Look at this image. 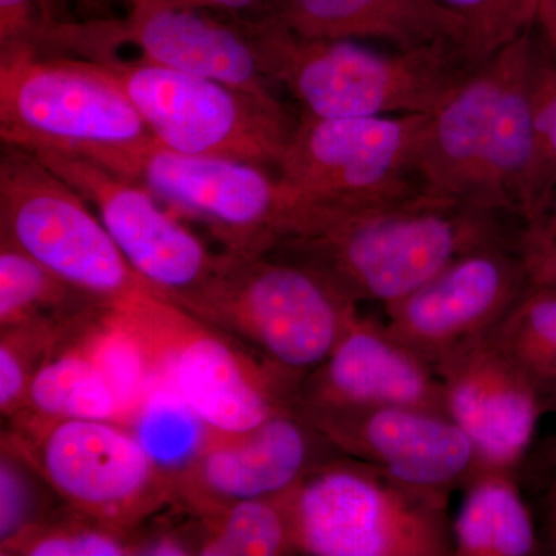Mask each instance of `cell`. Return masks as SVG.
I'll list each match as a JSON object with an SVG mask.
<instances>
[{
  "label": "cell",
  "mask_w": 556,
  "mask_h": 556,
  "mask_svg": "<svg viewBox=\"0 0 556 556\" xmlns=\"http://www.w3.org/2000/svg\"><path fill=\"white\" fill-rule=\"evenodd\" d=\"M506 218L416 185L356 206L299 215L269 255L316 274L346 302L386 306L468 252L521 247L522 232L511 233Z\"/></svg>",
  "instance_id": "1"
},
{
  "label": "cell",
  "mask_w": 556,
  "mask_h": 556,
  "mask_svg": "<svg viewBox=\"0 0 556 556\" xmlns=\"http://www.w3.org/2000/svg\"><path fill=\"white\" fill-rule=\"evenodd\" d=\"M535 53L529 33L430 113L415 163L424 192L522 223L533 164Z\"/></svg>",
  "instance_id": "2"
},
{
  "label": "cell",
  "mask_w": 556,
  "mask_h": 556,
  "mask_svg": "<svg viewBox=\"0 0 556 556\" xmlns=\"http://www.w3.org/2000/svg\"><path fill=\"white\" fill-rule=\"evenodd\" d=\"M262 67L311 118L434 112L475 72L452 43L383 53L354 39H311L276 14L247 17Z\"/></svg>",
  "instance_id": "3"
},
{
  "label": "cell",
  "mask_w": 556,
  "mask_h": 556,
  "mask_svg": "<svg viewBox=\"0 0 556 556\" xmlns=\"http://www.w3.org/2000/svg\"><path fill=\"white\" fill-rule=\"evenodd\" d=\"M0 138L33 153L83 156L129 179L156 142L108 65L28 47L0 51Z\"/></svg>",
  "instance_id": "4"
},
{
  "label": "cell",
  "mask_w": 556,
  "mask_h": 556,
  "mask_svg": "<svg viewBox=\"0 0 556 556\" xmlns=\"http://www.w3.org/2000/svg\"><path fill=\"white\" fill-rule=\"evenodd\" d=\"M295 554H455L448 493L404 484L378 468L332 456L281 493Z\"/></svg>",
  "instance_id": "5"
},
{
  "label": "cell",
  "mask_w": 556,
  "mask_h": 556,
  "mask_svg": "<svg viewBox=\"0 0 556 556\" xmlns=\"http://www.w3.org/2000/svg\"><path fill=\"white\" fill-rule=\"evenodd\" d=\"M177 305L300 378L327 358L357 309L298 263L226 252L211 280Z\"/></svg>",
  "instance_id": "6"
},
{
  "label": "cell",
  "mask_w": 556,
  "mask_h": 556,
  "mask_svg": "<svg viewBox=\"0 0 556 556\" xmlns=\"http://www.w3.org/2000/svg\"><path fill=\"white\" fill-rule=\"evenodd\" d=\"M116 305L141 336L164 382L215 433H244L294 408L303 378L269 364L160 292Z\"/></svg>",
  "instance_id": "7"
},
{
  "label": "cell",
  "mask_w": 556,
  "mask_h": 556,
  "mask_svg": "<svg viewBox=\"0 0 556 556\" xmlns=\"http://www.w3.org/2000/svg\"><path fill=\"white\" fill-rule=\"evenodd\" d=\"M3 434L70 510L123 532L175 501L164 473L129 427L109 420L11 417Z\"/></svg>",
  "instance_id": "8"
},
{
  "label": "cell",
  "mask_w": 556,
  "mask_h": 556,
  "mask_svg": "<svg viewBox=\"0 0 556 556\" xmlns=\"http://www.w3.org/2000/svg\"><path fill=\"white\" fill-rule=\"evenodd\" d=\"M0 239L84 294L119 303L149 292L86 200L28 150L0 153Z\"/></svg>",
  "instance_id": "9"
},
{
  "label": "cell",
  "mask_w": 556,
  "mask_h": 556,
  "mask_svg": "<svg viewBox=\"0 0 556 556\" xmlns=\"http://www.w3.org/2000/svg\"><path fill=\"white\" fill-rule=\"evenodd\" d=\"M428 116L302 115L277 166L280 236L299 215L356 206L416 186L417 149Z\"/></svg>",
  "instance_id": "10"
},
{
  "label": "cell",
  "mask_w": 556,
  "mask_h": 556,
  "mask_svg": "<svg viewBox=\"0 0 556 556\" xmlns=\"http://www.w3.org/2000/svg\"><path fill=\"white\" fill-rule=\"evenodd\" d=\"M101 64L116 73L164 148L277 169L294 129L280 102L146 62Z\"/></svg>",
  "instance_id": "11"
},
{
  "label": "cell",
  "mask_w": 556,
  "mask_h": 556,
  "mask_svg": "<svg viewBox=\"0 0 556 556\" xmlns=\"http://www.w3.org/2000/svg\"><path fill=\"white\" fill-rule=\"evenodd\" d=\"M70 53L94 62H146L278 101L247 17L218 11L149 0L127 20L79 24Z\"/></svg>",
  "instance_id": "12"
},
{
  "label": "cell",
  "mask_w": 556,
  "mask_h": 556,
  "mask_svg": "<svg viewBox=\"0 0 556 556\" xmlns=\"http://www.w3.org/2000/svg\"><path fill=\"white\" fill-rule=\"evenodd\" d=\"M33 155L89 203L131 268L170 302L190 298L214 276L222 254L212 252L146 186L83 156Z\"/></svg>",
  "instance_id": "13"
},
{
  "label": "cell",
  "mask_w": 556,
  "mask_h": 556,
  "mask_svg": "<svg viewBox=\"0 0 556 556\" xmlns=\"http://www.w3.org/2000/svg\"><path fill=\"white\" fill-rule=\"evenodd\" d=\"M134 181L177 214L203 223L226 254L266 255L280 239V186L258 164L188 155L156 141Z\"/></svg>",
  "instance_id": "14"
},
{
  "label": "cell",
  "mask_w": 556,
  "mask_h": 556,
  "mask_svg": "<svg viewBox=\"0 0 556 556\" xmlns=\"http://www.w3.org/2000/svg\"><path fill=\"white\" fill-rule=\"evenodd\" d=\"M530 288L521 247H489L450 263L383 306V327L431 367L489 334Z\"/></svg>",
  "instance_id": "15"
},
{
  "label": "cell",
  "mask_w": 556,
  "mask_h": 556,
  "mask_svg": "<svg viewBox=\"0 0 556 556\" xmlns=\"http://www.w3.org/2000/svg\"><path fill=\"white\" fill-rule=\"evenodd\" d=\"M340 455L399 482L448 493L481 467L467 434L447 415L412 407H294Z\"/></svg>",
  "instance_id": "16"
},
{
  "label": "cell",
  "mask_w": 556,
  "mask_h": 556,
  "mask_svg": "<svg viewBox=\"0 0 556 556\" xmlns=\"http://www.w3.org/2000/svg\"><path fill=\"white\" fill-rule=\"evenodd\" d=\"M336 453L294 409L244 433L212 431L200 456L174 479L175 501L199 519L215 517L232 504L288 492Z\"/></svg>",
  "instance_id": "17"
},
{
  "label": "cell",
  "mask_w": 556,
  "mask_h": 556,
  "mask_svg": "<svg viewBox=\"0 0 556 556\" xmlns=\"http://www.w3.org/2000/svg\"><path fill=\"white\" fill-rule=\"evenodd\" d=\"M445 408L470 439L481 467L514 470L532 444L546 405L492 331L434 367Z\"/></svg>",
  "instance_id": "18"
},
{
  "label": "cell",
  "mask_w": 556,
  "mask_h": 556,
  "mask_svg": "<svg viewBox=\"0 0 556 556\" xmlns=\"http://www.w3.org/2000/svg\"><path fill=\"white\" fill-rule=\"evenodd\" d=\"M294 407H412L447 415L433 367L358 309L327 358L302 379Z\"/></svg>",
  "instance_id": "19"
},
{
  "label": "cell",
  "mask_w": 556,
  "mask_h": 556,
  "mask_svg": "<svg viewBox=\"0 0 556 556\" xmlns=\"http://www.w3.org/2000/svg\"><path fill=\"white\" fill-rule=\"evenodd\" d=\"M119 340L118 317L109 302L94 303L62 324L14 416L109 420L129 427L119 383Z\"/></svg>",
  "instance_id": "20"
},
{
  "label": "cell",
  "mask_w": 556,
  "mask_h": 556,
  "mask_svg": "<svg viewBox=\"0 0 556 556\" xmlns=\"http://www.w3.org/2000/svg\"><path fill=\"white\" fill-rule=\"evenodd\" d=\"M274 14L303 38L379 39L401 50L455 46L430 0H280Z\"/></svg>",
  "instance_id": "21"
},
{
  "label": "cell",
  "mask_w": 556,
  "mask_h": 556,
  "mask_svg": "<svg viewBox=\"0 0 556 556\" xmlns=\"http://www.w3.org/2000/svg\"><path fill=\"white\" fill-rule=\"evenodd\" d=\"M452 521L456 556H529L538 548L532 514L514 470L479 467Z\"/></svg>",
  "instance_id": "22"
},
{
  "label": "cell",
  "mask_w": 556,
  "mask_h": 556,
  "mask_svg": "<svg viewBox=\"0 0 556 556\" xmlns=\"http://www.w3.org/2000/svg\"><path fill=\"white\" fill-rule=\"evenodd\" d=\"M102 300L54 276L22 249L0 239V328L65 324Z\"/></svg>",
  "instance_id": "23"
},
{
  "label": "cell",
  "mask_w": 556,
  "mask_h": 556,
  "mask_svg": "<svg viewBox=\"0 0 556 556\" xmlns=\"http://www.w3.org/2000/svg\"><path fill=\"white\" fill-rule=\"evenodd\" d=\"M492 334L556 413V287L527 289Z\"/></svg>",
  "instance_id": "24"
},
{
  "label": "cell",
  "mask_w": 556,
  "mask_h": 556,
  "mask_svg": "<svg viewBox=\"0 0 556 556\" xmlns=\"http://www.w3.org/2000/svg\"><path fill=\"white\" fill-rule=\"evenodd\" d=\"M199 521L197 555H295L287 508L280 496L232 504L215 517Z\"/></svg>",
  "instance_id": "25"
},
{
  "label": "cell",
  "mask_w": 556,
  "mask_h": 556,
  "mask_svg": "<svg viewBox=\"0 0 556 556\" xmlns=\"http://www.w3.org/2000/svg\"><path fill=\"white\" fill-rule=\"evenodd\" d=\"M129 428L172 484L200 456L212 434L204 420L164 380L150 393Z\"/></svg>",
  "instance_id": "26"
},
{
  "label": "cell",
  "mask_w": 556,
  "mask_h": 556,
  "mask_svg": "<svg viewBox=\"0 0 556 556\" xmlns=\"http://www.w3.org/2000/svg\"><path fill=\"white\" fill-rule=\"evenodd\" d=\"M452 31L455 46L479 68L535 25L540 0H430Z\"/></svg>",
  "instance_id": "27"
},
{
  "label": "cell",
  "mask_w": 556,
  "mask_h": 556,
  "mask_svg": "<svg viewBox=\"0 0 556 556\" xmlns=\"http://www.w3.org/2000/svg\"><path fill=\"white\" fill-rule=\"evenodd\" d=\"M0 551L2 555L22 556L139 555V536L138 532L100 525L64 506V511H54Z\"/></svg>",
  "instance_id": "28"
},
{
  "label": "cell",
  "mask_w": 556,
  "mask_h": 556,
  "mask_svg": "<svg viewBox=\"0 0 556 556\" xmlns=\"http://www.w3.org/2000/svg\"><path fill=\"white\" fill-rule=\"evenodd\" d=\"M533 164L522 230L535 228L556 197V62L536 42L532 72Z\"/></svg>",
  "instance_id": "29"
},
{
  "label": "cell",
  "mask_w": 556,
  "mask_h": 556,
  "mask_svg": "<svg viewBox=\"0 0 556 556\" xmlns=\"http://www.w3.org/2000/svg\"><path fill=\"white\" fill-rule=\"evenodd\" d=\"M53 492L36 468L2 439L0 459V547L53 515L46 493Z\"/></svg>",
  "instance_id": "30"
},
{
  "label": "cell",
  "mask_w": 556,
  "mask_h": 556,
  "mask_svg": "<svg viewBox=\"0 0 556 556\" xmlns=\"http://www.w3.org/2000/svg\"><path fill=\"white\" fill-rule=\"evenodd\" d=\"M60 327L30 324L0 329V412L7 419L24 405L33 376Z\"/></svg>",
  "instance_id": "31"
},
{
  "label": "cell",
  "mask_w": 556,
  "mask_h": 556,
  "mask_svg": "<svg viewBox=\"0 0 556 556\" xmlns=\"http://www.w3.org/2000/svg\"><path fill=\"white\" fill-rule=\"evenodd\" d=\"M58 24L49 0H0V51L38 50Z\"/></svg>",
  "instance_id": "32"
},
{
  "label": "cell",
  "mask_w": 556,
  "mask_h": 556,
  "mask_svg": "<svg viewBox=\"0 0 556 556\" xmlns=\"http://www.w3.org/2000/svg\"><path fill=\"white\" fill-rule=\"evenodd\" d=\"M521 255L530 287H556V197L535 228L522 230Z\"/></svg>",
  "instance_id": "33"
},
{
  "label": "cell",
  "mask_w": 556,
  "mask_h": 556,
  "mask_svg": "<svg viewBox=\"0 0 556 556\" xmlns=\"http://www.w3.org/2000/svg\"><path fill=\"white\" fill-rule=\"evenodd\" d=\"M58 22L91 24L127 20L149 0H49Z\"/></svg>",
  "instance_id": "34"
},
{
  "label": "cell",
  "mask_w": 556,
  "mask_h": 556,
  "mask_svg": "<svg viewBox=\"0 0 556 556\" xmlns=\"http://www.w3.org/2000/svg\"><path fill=\"white\" fill-rule=\"evenodd\" d=\"M169 2L218 11L232 16L257 17L274 13L280 0H169Z\"/></svg>",
  "instance_id": "35"
},
{
  "label": "cell",
  "mask_w": 556,
  "mask_h": 556,
  "mask_svg": "<svg viewBox=\"0 0 556 556\" xmlns=\"http://www.w3.org/2000/svg\"><path fill=\"white\" fill-rule=\"evenodd\" d=\"M533 28L540 35L541 47L556 62V0H540Z\"/></svg>",
  "instance_id": "36"
}]
</instances>
